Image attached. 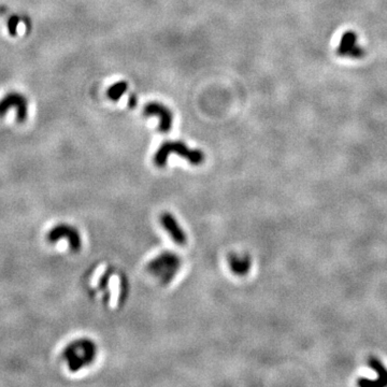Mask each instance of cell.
<instances>
[{"instance_id": "cell-1", "label": "cell", "mask_w": 387, "mask_h": 387, "mask_svg": "<svg viewBox=\"0 0 387 387\" xmlns=\"http://www.w3.org/2000/svg\"><path fill=\"white\" fill-rule=\"evenodd\" d=\"M175 153L177 156H181L184 159L189 161L191 165H202L205 160V154L199 150H191L187 145L180 141H167L162 143L157 152L154 155L155 166L159 168L165 167L169 156Z\"/></svg>"}, {"instance_id": "cell-2", "label": "cell", "mask_w": 387, "mask_h": 387, "mask_svg": "<svg viewBox=\"0 0 387 387\" xmlns=\"http://www.w3.org/2000/svg\"><path fill=\"white\" fill-rule=\"evenodd\" d=\"M143 114L145 116H158L159 117V131L168 132L171 129L173 123V115L171 111L161 105L160 102H150L144 107Z\"/></svg>"}, {"instance_id": "cell-3", "label": "cell", "mask_w": 387, "mask_h": 387, "mask_svg": "<svg viewBox=\"0 0 387 387\" xmlns=\"http://www.w3.org/2000/svg\"><path fill=\"white\" fill-rule=\"evenodd\" d=\"M178 265H180V259L173 254L170 253H165L150 264V270L154 274H163L162 277L171 278V275L177 270Z\"/></svg>"}, {"instance_id": "cell-4", "label": "cell", "mask_w": 387, "mask_h": 387, "mask_svg": "<svg viewBox=\"0 0 387 387\" xmlns=\"http://www.w3.org/2000/svg\"><path fill=\"white\" fill-rule=\"evenodd\" d=\"M160 224L167 230L169 236L172 238L177 245L183 247L187 242V238H186L184 230L178 225L173 215H171L170 213H162L160 215Z\"/></svg>"}, {"instance_id": "cell-5", "label": "cell", "mask_w": 387, "mask_h": 387, "mask_svg": "<svg viewBox=\"0 0 387 387\" xmlns=\"http://www.w3.org/2000/svg\"><path fill=\"white\" fill-rule=\"evenodd\" d=\"M228 263H229L230 270L238 275L247 274L251 269V260L248 257L240 258L239 256L233 255L229 257Z\"/></svg>"}, {"instance_id": "cell-6", "label": "cell", "mask_w": 387, "mask_h": 387, "mask_svg": "<svg viewBox=\"0 0 387 387\" xmlns=\"http://www.w3.org/2000/svg\"><path fill=\"white\" fill-rule=\"evenodd\" d=\"M368 366L373 369L374 372L377 373V384L378 387H383L387 385V369L383 366V363L379 361L375 357L371 356L368 358Z\"/></svg>"}, {"instance_id": "cell-7", "label": "cell", "mask_w": 387, "mask_h": 387, "mask_svg": "<svg viewBox=\"0 0 387 387\" xmlns=\"http://www.w3.org/2000/svg\"><path fill=\"white\" fill-rule=\"evenodd\" d=\"M109 286L111 289V298H110V306L116 307L118 301V296H120V280L116 275H112V278L109 281Z\"/></svg>"}, {"instance_id": "cell-8", "label": "cell", "mask_w": 387, "mask_h": 387, "mask_svg": "<svg viewBox=\"0 0 387 387\" xmlns=\"http://www.w3.org/2000/svg\"><path fill=\"white\" fill-rule=\"evenodd\" d=\"M127 91V83L125 82H118L109 89V97L112 100L120 99L123 94Z\"/></svg>"}, {"instance_id": "cell-9", "label": "cell", "mask_w": 387, "mask_h": 387, "mask_svg": "<svg viewBox=\"0 0 387 387\" xmlns=\"http://www.w3.org/2000/svg\"><path fill=\"white\" fill-rule=\"evenodd\" d=\"M106 269H107V266H106V265H101V266H99V268L96 270V272L94 273L93 278H92V281H91V285H92V287H97V286H98L99 281H100L101 277L103 275V273L106 272Z\"/></svg>"}, {"instance_id": "cell-10", "label": "cell", "mask_w": 387, "mask_h": 387, "mask_svg": "<svg viewBox=\"0 0 387 387\" xmlns=\"http://www.w3.org/2000/svg\"><path fill=\"white\" fill-rule=\"evenodd\" d=\"M357 385L362 387H378L376 379L375 381H372V379L367 377H359L357 379Z\"/></svg>"}, {"instance_id": "cell-11", "label": "cell", "mask_w": 387, "mask_h": 387, "mask_svg": "<svg viewBox=\"0 0 387 387\" xmlns=\"http://www.w3.org/2000/svg\"><path fill=\"white\" fill-rule=\"evenodd\" d=\"M69 247V242H68V239L67 238H62V239H59L58 242H57V245H56V249L58 251H66L67 248Z\"/></svg>"}, {"instance_id": "cell-12", "label": "cell", "mask_w": 387, "mask_h": 387, "mask_svg": "<svg viewBox=\"0 0 387 387\" xmlns=\"http://www.w3.org/2000/svg\"><path fill=\"white\" fill-rule=\"evenodd\" d=\"M137 103H138L137 96L135 94H131L130 97H129V99H128V106H129V108H135Z\"/></svg>"}]
</instances>
